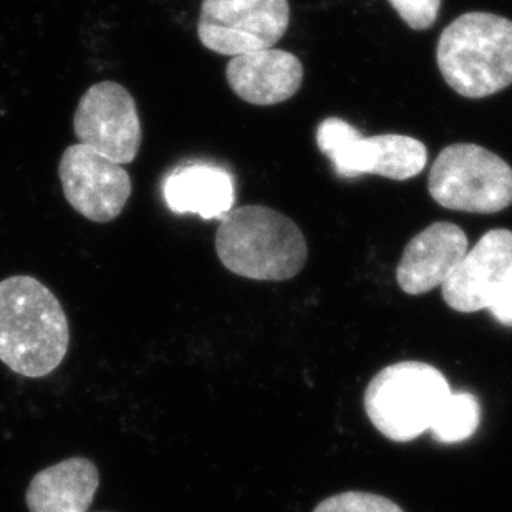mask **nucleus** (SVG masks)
I'll use <instances>...</instances> for the list:
<instances>
[{"label": "nucleus", "instance_id": "20e7f679", "mask_svg": "<svg viewBox=\"0 0 512 512\" xmlns=\"http://www.w3.org/2000/svg\"><path fill=\"white\" fill-rule=\"evenodd\" d=\"M445 375L428 363L400 362L383 368L365 390V411L388 440L408 443L430 431L450 395Z\"/></svg>", "mask_w": 512, "mask_h": 512}, {"label": "nucleus", "instance_id": "f3484780", "mask_svg": "<svg viewBox=\"0 0 512 512\" xmlns=\"http://www.w3.org/2000/svg\"><path fill=\"white\" fill-rule=\"evenodd\" d=\"M410 29L428 30L440 14L441 0H388Z\"/></svg>", "mask_w": 512, "mask_h": 512}, {"label": "nucleus", "instance_id": "9d476101", "mask_svg": "<svg viewBox=\"0 0 512 512\" xmlns=\"http://www.w3.org/2000/svg\"><path fill=\"white\" fill-rule=\"evenodd\" d=\"M512 281V231L493 229L468 249L448 281L441 285L446 304L456 312L488 310Z\"/></svg>", "mask_w": 512, "mask_h": 512}, {"label": "nucleus", "instance_id": "9b49d317", "mask_svg": "<svg viewBox=\"0 0 512 512\" xmlns=\"http://www.w3.org/2000/svg\"><path fill=\"white\" fill-rule=\"evenodd\" d=\"M469 249L468 236L453 223H435L406 244L397 282L408 295L428 294L455 272Z\"/></svg>", "mask_w": 512, "mask_h": 512}, {"label": "nucleus", "instance_id": "1a4fd4ad", "mask_svg": "<svg viewBox=\"0 0 512 512\" xmlns=\"http://www.w3.org/2000/svg\"><path fill=\"white\" fill-rule=\"evenodd\" d=\"M58 178L68 204L83 218L98 224L118 218L133 189L123 166L80 143L63 151Z\"/></svg>", "mask_w": 512, "mask_h": 512}, {"label": "nucleus", "instance_id": "ddd939ff", "mask_svg": "<svg viewBox=\"0 0 512 512\" xmlns=\"http://www.w3.org/2000/svg\"><path fill=\"white\" fill-rule=\"evenodd\" d=\"M98 484L100 473L90 459H65L35 474L27 506L30 512H87Z\"/></svg>", "mask_w": 512, "mask_h": 512}, {"label": "nucleus", "instance_id": "6e6552de", "mask_svg": "<svg viewBox=\"0 0 512 512\" xmlns=\"http://www.w3.org/2000/svg\"><path fill=\"white\" fill-rule=\"evenodd\" d=\"M78 143L118 165H130L140 153L143 130L135 98L120 83L105 80L83 93L73 116Z\"/></svg>", "mask_w": 512, "mask_h": 512}, {"label": "nucleus", "instance_id": "423d86ee", "mask_svg": "<svg viewBox=\"0 0 512 512\" xmlns=\"http://www.w3.org/2000/svg\"><path fill=\"white\" fill-rule=\"evenodd\" d=\"M319 150L334 165L340 178L377 174L395 181H408L425 170V143L406 135L363 136L342 118H325L315 131Z\"/></svg>", "mask_w": 512, "mask_h": 512}, {"label": "nucleus", "instance_id": "f8f14e48", "mask_svg": "<svg viewBox=\"0 0 512 512\" xmlns=\"http://www.w3.org/2000/svg\"><path fill=\"white\" fill-rule=\"evenodd\" d=\"M226 80L232 92L257 107L287 102L304 82V65L290 52L259 50L232 57L226 67Z\"/></svg>", "mask_w": 512, "mask_h": 512}, {"label": "nucleus", "instance_id": "7ed1b4c3", "mask_svg": "<svg viewBox=\"0 0 512 512\" xmlns=\"http://www.w3.org/2000/svg\"><path fill=\"white\" fill-rule=\"evenodd\" d=\"M436 62L461 97L503 92L512 85V20L489 12L459 15L441 32Z\"/></svg>", "mask_w": 512, "mask_h": 512}, {"label": "nucleus", "instance_id": "39448f33", "mask_svg": "<svg viewBox=\"0 0 512 512\" xmlns=\"http://www.w3.org/2000/svg\"><path fill=\"white\" fill-rule=\"evenodd\" d=\"M428 191L436 203L451 211L499 213L512 204V168L488 148L455 143L436 156Z\"/></svg>", "mask_w": 512, "mask_h": 512}, {"label": "nucleus", "instance_id": "4468645a", "mask_svg": "<svg viewBox=\"0 0 512 512\" xmlns=\"http://www.w3.org/2000/svg\"><path fill=\"white\" fill-rule=\"evenodd\" d=\"M165 199L173 213L198 214L204 221H221L236 199L234 178L218 166L179 168L166 179Z\"/></svg>", "mask_w": 512, "mask_h": 512}, {"label": "nucleus", "instance_id": "f257e3e1", "mask_svg": "<svg viewBox=\"0 0 512 512\" xmlns=\"http://www.w3.org/2000/svg\"><path fill=\"white\" fill-rule=\"evenodd\" d=\"M70 342L67 315L54 292L30 276L0 282V362L22 377L54 372Z\"/></svg>", "mask_w": 512, "mask_h": 512}, {"label": "nucleus", "instance_id": "f03ea898", "mask_svg": "<svg viewBox=\"0 0 512 512\" xmlns=\"http://www.w3.org/2000/svg\"><path fill=\"white\" fill-rule=\"evenodd\" d=\"M216 254L229 272L252 281L282 282L304 269L309 249L299 226L267 206L231 209L216 231Z\"/></svg>", "mask_w": 512, "mask_h": 512}, {"label": "nucleus", "instance_id": "2eb2a0df", "mask_svg": "<svg viewBox=\"0 0 512 512\" xmlns=\"http://www.w3.org/2000/svg\"><path fill=\"white\" fill-rule=\"evenodd\" d=\"M479 421L481 408L476 397L451 392L436 413L430 431L438 443L455 445L471 438L478 431Z\"/></svg>", "mask_w": 512, "mask_h": 512}, {"label": "nucleus", "instance_id": "0eeeda50", "mask_svg": "<svg viewBox=\"0 0 512 512\" xmlns=\"http://www.w3.org/2000/svg\"><path fill=\"white\" fill-rule=\"evenodd\" d=\"M289 24V0H203L198 37L214 54L237 57L274 49Z\"/></svg>", "mask_w": 512, "mask_h": 512}, {"label": "nucleus", "instance_id": "a211bd4d", "mask_svg": "<svg viewBox=\"0 0 512 512\" xmlns=\"http://www.w3.org/2000/svg\"><path fill=\"white\" fill-rule=\"evenodd\" d=\"M488 310L499 324L504 327H512V281L494 297Z\"/></svg>", "mask_w": 512, "mask_h": 512}, {"label": "nucleus", "instance_id": "dca6fc26", "mask_svg": "<svg viewBox=\"0 0 512 512\" xmlns=\"http://www.w3.org/2000/svg\"><path fill=\"white\" fill-rule=\"evenodd\" d=\"M314 512H405L392 499L378 494L347 491L327 498Z\"/></svg>", "mask_w": 512, "mask_h": 512}]
</instances>
